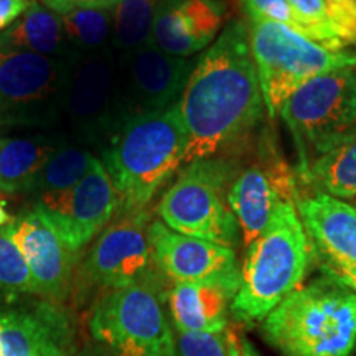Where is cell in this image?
I'll return each mask as SVG.
<instances>
[{
    "label": "cell",
    "mask_w": 356,
    "mask_h": 356,
    "mask_svg": "<svg viewBox=\"0 0 356 356\" xmlns=\"http://www.w3.org/2000/svg\"><path fill=\"white\" fill-rule=\"evenodd\" d=\"M264 108L248 24L234 19L197 58L180 97L186 163L238 145L262 121Z\"/></svg>",
    "instance_id": "6da1fadb"
},
{
    "label": "cell",
    "mask_w": 356,
    "mask_h": 356,
    "mask_svg": "<svg viewBox=\"0 0 356 356\" xmlns=\"http://www.w3.org/2000/svg\"><path fill=\"white\" fill-rule=\"evenodd\" d=\"M186 152L188 137L180 102L119 124L102 147L101 159L118 190L119 213L145 210L186 163Z\"/></svg>",
    "instance_id": "7a4b0ae2"
},
{
    "label": "cell",
    "mask_w": 356,
    "mask_h": 356,
    "mask_svg": "<svg viewBox=\"0 0 356 356\" xmlns=\"http://www.w3.org/2000/svg\"><path fill=\"white\" fill-rule=\"evenodd\" d=\"M314 251L296 202H282L267 228L246 248L239 287L229 307L236 322L261 323L302 287Z\"/></svg>",
    "instance_id": "3957f363"
},
{
    "label": "cell",
    "mask_w": 356,
    "mask_h": 356,
    "mask_svg": "<svg viewBox=\"0 0 356 356\" xmlns=\"http://www.w3.org/2000/svg\"><path fill=\"white\" fill-rule=\"evenodd\" d=\"M261 335L282 356H351L356 293L325 275L299 287L261 322Z\"/></svg>",
    "instance_id": "277c9868"
},
{
    "label": "cell",
    "mask_w": 356,
    "mask_h": 356,
    "mask_svg": "<svg viewBox=\"0 0 356 356\" xmlns=\"http://www.w3.org/2000/svg\"><path fill=\"white\" fill-rule=\"evenodd\" d=\"M248 30L266 113L270 119L310 79L341 68H356V53L333 51L287 26L249 15Z\"/></svg>",
    "instance_id": "5b68a950"
},
{
    "label": "cell",
    "mask_w": 356,
    "mask_h": 356,
    "mask_svg": "<svg viewBox=\"0 0 356 356\" xmlns=\"http://www.w3.org/2000/svg\"><path fill=\"white\" fill-rule=\"evenodd\" d=\"M234 175L233 163L220 157L186 163L160 198V220L175 233L233 248L239 238L238 221L228 204Z\"/></svg>",
    "instance_id": "8992f818"
},
{
    "label": "cell",
    "mask_w": 356,
    "mask_h": 356,
    "mask_svg": "<svg viewBox=\"0 0 356 356\" xmlns=\"http://www.w3.org/2000/svg\"><path fill=\"white\" fill-rule=\"evenodd\" d=\"M299 150L300 172L315 159L356 134V68L310 79L280 109Z\"/></svg>",
    "instance_id": "52a82bcc"
},
{
    "label": "cell",
    "mask_w": 356,
    "mask_h": 356,
    "mask_svg": "<svg viewBox=\"0 0 356 356\" xmlns=\"http://www.w3.org/2000/svg\"><path fill=\"white\" fill-rule=\"evenodd\" d=\"M89 330L118 356H180L159 279L106 292L92 309Z\"/></svg>",
    "instance_id": "ba28073f"
},
{
    "label": "cell",
    "mask_w": 356,
    "mask_h": 356,
    "mask_svg": "<svg viewBox=\"0 0 356 356\" xmlns=\"http://www.w3.org/2000/svg\"><path fill=\"white\" fill-rule=\"evenodd\" d=\"M70 61L0 42V127H53L60 122Z\"/></svg>",
    "instance_id": "9c48e42d"
},
{
    "label": "cell",
    "mask_w": 356,
    "mask_h": 356,
    "mask_svg": "<svg viewBox=\"0 0 356 356\" xmlns=\"http://www.w3.org/2000/svg\"><path fill=\"white\" fill-rule=\"evenodd\" d=\"M118 55L111 50L71 58L61 95L60 122L74 144L104 147L121 124Z\"/></svg>",
    "instance_id": "30bf717a"
},
{
    "label": "cell",
    "mask_w": 356,
    "mask_h": 356,
    "mask_svg": "<svg viewBox=\"0 0 356 356\" xmlns=\"http://www.w3.org/2000/svg\"><path fill=\"white\" fill-rule=\"evenodd\" d=\"M32 211L78 254L119 213V195L101 159L96 157L74 186L35 197Z\"/></svg>",
    "instance_id": "8fae6325"
},
{
    "label": "cell",
    "mask_w": 356,
    "mask_h": 356,
    "mask_svg": "<svg viewBox=\"0 0 356 356\" xmlns=\"http://www.w3.org/2000/svg\"><path fill=\"white\" fill-rule=\"evenodd\" d=\"M195 63V58L172 56L152 42L118 55L121 124L132 115L163 111L180 102Z\"/></svg>",
    "instance_id": "7c38bea8"
},
{
    "label": "cell",
    "mask_w": 356,
    "mask_h": 356,
    "mask_svg": "<svg viewBox=\"0 0 356 356\" xmlns=\"http://www.w3.org/2000/svg\"><path fill=\"white\" fill-rule=\"evenodd\" d=\"M150 222L145 210L119 213L89 251L83 266L84 279L109 291L157 280L159 269L149 241Z\"/></svg>",
    "instance_id": "4fadbf2b"
},
{
    "label": "cell",
    "mask_w": 356,
    "mask_h": 356,
    "mask_svg": "<svg viewBox=\"0 0 356 356\" xmlns=\"http://www.w3.org/2000/svg\"><path fill=\"white\" fill-rule=\"evenodd\" d=\"M155 267L175 284L210 282L238 292L241 267L233 248L175 233L162 221L149 226Z\"/></svg>",
    "instance_id": "5bb4252c"
},
{
    "label": "cell",
    "mask_w": 356,
    "mask_h": 356,
    "mask_svg": "<svg viewBox=\"0 0 356 356\" xmlns=\"http://www.w3.org/2000/svg\"><path fill=\"white\" fill-rule=\"evenodd\" d=\"M297 198L296 180L277 157H262L236 173L228 190V204L238 221L244 248L267 228L280 203L297 202Z\"/></svg>",
    "instance_id": "9a60e30c"
},
{
    "label": "cell",
    "mask_w": 356,
    "mask_h": 356,
    "mask_svg": "<svg viewBox=\"0 0 356 356\" xmlns=\"http://www.w3.org/2000/svg\"><path fill=\"white\" fill-rule=\"evenodd\" d=\"M2 233L15 243L25 257L38 296L48 300H63L73 280L76 252L71 251L35 211L13 218Z\"/></svg>",
    "instance_id": "2e32d148"
},
{
    "label": "cell",
    "mask_w": 356,
    "mask_h": 356,
    "mask_svg": "<svg viewBox=\"0 0 356 356\" xmlns=\"http://www.w3.org/2000/svg\"><path fill=\"white\" fill-rule=\"evenodd\" d=\"M2 356H73L74 328L50 302L0 309Z\"/></svg>",
    "instance_id": "e0dca14e"
},
{
    "label": "cell",
    "mask_w": 356,
    "mask_h": 356,
    "mask_svg": "<svg viewBox=\"0 0 356 356\" xmlns=\"http://www.w3.org/2000/svg\"><path fill=\"white\" fill-rule=\"evenodd\" d=\"M225 17L221 0H163L155 13L152 43L172 56L193 58L218 38Z\"/></svg>",
    "instance_id": "ac0fdd59"
},
{
    "label": "cell",
    "mask_w": 356,
    "mask_h": 356,
    "mask_svg": "<svg viewBox=\"0 0 356 356\" xmlns=\"http://www.w3.org/2000/svg\"><path fill=\"white\" fill-rule=\"evenodd\" d=\"M296 207L314 248L330 266L356 274V207L320 191Z\"/></svg>",
    "instance_id": "d6986e66"
},
{
    "label": "cell",
    "mask_w": 356,
    "mask_h": 356,
    "mask_svg": "<svg viewBox=\"0 0 356 356\" xmlns=\"http://www.w3.org/2000/svg\"><path fill=\"white\" fill-rule=\"evenodd\" d=\"M234 292L210 282H180L168 293L177 332L225 333Z\"/></svg>",
    "instance_id": "ffe728a7"
},
{
    "label": "cell",
    "mask_w": 356,
    "mask_h": 356,
    "mask_svg": "<svg viewBox=\"0 0 356 356\" xmlns=\"http://www.w3.org/2000/svg\"><path fill=\"white\" fill-rule=\"evenodd\" d=\"M61 142L50 136L0 137V191L30 193L35 178Z\"/></svg>",
    "instance_id": "44dd1931"
},
{
    "label": "cell",
    "mask_w": 356,
    "mask_h": 356,
    "mask_svg": "<svg viewBox=\"0 0 356 356\" xmlns=\"http://www.w3.org/2000/svg\"><path fill=\"white\" fill-rule=\"evenodd\" d=\"M0 42L48 58L70 60L74 56L65 38L60 15L37 0H30L24 15L0 33Z\"/></svg>",
    "instance_id": "7402d4cb"
},
{
    "label": "cell",
    "mask_w": 356,
    "mask_h": 356,
    "mask_svg": "<svg viewBox=\"0 0 356 356\" xmlns=\"http://www.w3.org/2000/svg\"><path fill=\"white\" fill-rule=\"evenodd\" d=\"M304 178L320 193L338 200H356V134L315 159Z\"/></svg>",
    "instance_id": "603a6c76"
},
{
    "label": "cell",
    "mask_w": 356,
    "mask_h": 356,
    "mask_svg": "<svg viewBox=\"0 0 356 356\" xmlns=\"http://www.w3.org/2000/svg\"><path fill=\"white\" fill-rule=\"evenodd\" d=\"M60 20L74 56L113 48V8H73L61 13Z\"/></svg>",
    "instance_id": "cb8c5ba5"
},
{
    "label": "cell",
    "mask_w": 356,
    "mask_h": 356,
    "mask_svg": "<svg viewBox=\"0 0 356 356\" xmlns=\"http://www.w3.org/2000/svg\"><path fill=\"white\" fill-rule=\"evenodd\" d=\"M96 157L88 147L74 142H61L35 178L30 195L60 193L71 188L86 175Z\"/></svg>",
    "instance_id": "d4e9b609"
},
{
    "label": "cell",
    "mask_w": 356,
    "mask_h": 356,
    "mask_svg": "<svg viewBox=\"0 0 356 356\" xmlns=\"http://www.w3.org/2000/svg\"><path fill=\"white\" fill-rule=\"evenodd\" d=\"M163 0H119L113 7V50L124 55L152 42L154 19Z\"/></svg>",
    "instance_id": "484cf974"
},
{
    "label": "cell",
    "mask_w": 356,
    "mask_h": 356,
    "mask_svg": "<svg viewBox=\"0 0 356 356\" xmlns=\"http://www.w3.org/2000/svg\"><path fill=\"white\" fill-rule=\"evenodd\" d=\"M0 291L8 293H37L33 275L19 248L0 233Z\"/></svg>",
    "instance_id": "4316f807"
},
{
    "label": "cell",
    "mask_w": 356,
    "mask_h": 356,
    "mask_svg": "<svg viewBox=\"0 0 356 356\" xmlns=\"http://www.w3.org/2000/svg\"><path fill=\"white\" fill-rule=\"evenodd\" d=\"M239 2L243 3L244 12L249 13V15L261 17V19L287 26V29L293 30V32L300 33L302 37L322 44L317 32L297 17V13L292 10L287 0H239Z\"/></svg>",
    "instance_id": "83f0119b"
},
{
    "label": "cell",
    "mask_w": 356,
    "mask_h": 356,
    "mask_svg": "<svg viewBox=\"0 0 356 356\" xmlns=\"http://www.w3.org/2000/svg\"><path fill=\"white\" fill-rule=\"evenodd\" d=\"M177 348L180 356H228L225 333L178 332Z\"/></svg>",
    "instance_id": "f1b7e54d"
},
{
    "label": "cell",
    "mask_w": 356,
    "mask_h": 356,
    "mask_svg": "<svg viewBox=\"0 0 356 356\" xmlns=\"http://www.w3.org/2000/svg\"><path fill=\"white\" fill-rule=\"evenodd\" d=\"M58 15L73 8H113L119 0H37Z\"/></svg>",
    "instance_id": "f546056e"
},
{
    "label": "cell",
    "mask_w": 356,
    "mask_h": 356,
    "mask_svg": "<svg viewBox=\"0 0 356 356\" xmlns=\"http://www.w3.org/2000/svg\"><path fill=\"white\" fill-rule=\"evenodd\" d=\"M30 6V0H0V33L12 26Z\"/></svg>",
    "instance_id": "4dcf8cb0"
},
{
    "label": "cell",
    "mask_w": 356,
    "mask_h": 356,
    "mask_svg": "<svg viewBox=\"0 0 356 356\" xmlns=\"http://www.w3.org/2000/svg\"><path fill=\"white\" fill-rule=\"evenodd\" d=\"M225 337L226 345H228V356H262L254 343H251L243 333L228 328L225 332Z\"/></svg>",
    "instance_id": "1f68e13d"
},
{
    "label": "cell",
    "mask_w": 356,
    "mask_h": 356,
    "mask_svg": "<svg viewBox=\"0 0 356 356\" xmlns=\"http://www.w3.org/2000/svg\"><path fill=\"white\" fill-rule=\"evenodd\" d=\"M322 273L325 275H330L332 279L338 280V282L343 284V286L351 289V291L356 293V274H351V273H346V270L337 269V267H333L330 264L323 266L322 267Z\"/></svg>",
    "instance_id": "d6a6232c"
},
{
    "label": "cell",
    "mask_w": 356,
    "mask_h": 356,
    "mask_svg": "<svg viewBox=\"0 0 356 356\" xmlns=\"http://www.w3.org/2000/svg\"><path fill=\"white\" fill-rule=\"evenodd\" d=\"M74 356H118L114 351H111L109 348H106L104 345L97 343V345H88L84 346L83 350H79L78 353H74Z\"/></svg>",
    "instance_id": "836d02e7"
},
{
    "label": "cell",
    "mask_w": 356,
    "mask_h": 356,
    "mask_svg": "<svg viewBox=\"0 0 356 356\" xmlns=\"http://www.w3.org/2000/svg\"><path fill=\"white\" fill-rule=\"evenodd\" d=\"M330 2L335 3L337 7L343 8V10H346V12L356 13V3L353 2V0H330Z\"/></svg>",
    "instance_id": "e575fe53"
},
{
    "label": "cell",
    "mask_w": 356,
    "mask_h": 356,
    "mask_svg": "<svg viewBox=\"0 0 356 356\" xmlns=\"http://www.w3.org/2000/svg\"><path fill=\"white\" fill-rule=\"evenodd\" d=\"M12 220H13V218L8 215L7 210H6V203L0 202V228H2V226H7Z\"/></svg>",
    "instance_id": "d590c367"
},
{
    "label": "cell",
    "mask_w": 356,
    "mask_h": 356,
    "mask_svg": "<svg viewBox=\"0 0 356 356\" xmlns=\"http://www.w3.org/2000/svg\"><path fill=\"white\" fill-rule=\"evenodd\" d=\"M0 356H2V345H0Z\"/></svg>",
    "instance_id": "8d00e7d4"
},
{
    "label": "cell",
    "mask_w": 356,
    "mask_h": 356,
    "mask_svg": "<svg viewBox=\"0 0 356 356\" xmlns=\"http://www.w3.org/2000/svg\"><path fill=\"white\" fill-rule=\"evenodd\" d=\"M353 2H355V3H356V0H353Z\"/></svg>",
    "instance_id": "74e56055"
}]
</instances>
